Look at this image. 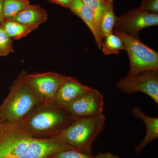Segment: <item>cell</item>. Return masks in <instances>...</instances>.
Wrapping results in <instances>:
<instances>
[{"label": "cell", "mask_w": 158, "mask_h": 158, "mask_svg": "<svg viewBox=\"0 0 158 158\" xmlns=\"http://www.w3.org/2000/svg\"><path fill=\"white\" fill-rule=\"evenodd\" d=\"M74 149L55 137H33L22 120L0 122V158H46L55 153Z\"/></svg>", "instance_id": "6da1fadb"}, {"label": "cell", "mask_w": 158, "mask_h": 158, "mask_svg": "<svg viewBox=\"0 0 158 158\" xmlns=\"http://www.w3.org/2000/svg\"><path fill=\"white\" fill-rule=\"evenodd\" d=\"M75 118L54 103H41L22 119L31 135L39 139L56 137Z\"/></svg>", "instance_id": "7a4b0ae2"}, {"label": "cell", "mask_w": 158, "mask_h": 158, "mask_svg": "<svg viewBox=\"0 0 158 158\" xmlns=\"http://www.w3.org/2000/svg\"><path fill=\"white\" fill-rule=\"evenodd\" d=\"M27 74L23 70L11 84L8 96L0 106V122L20 121L41 104L27 83Z\"/></svg>", "instance_id": "3957f363"}, {"label": "cell", "mask_w": 158, "mask_h": 158, "mask_svg": "<svg viewBox=\"0 0 158 158\" xmlns=\"http://www.w3.org/2000/svg\"><path fill=\"white\" fill-rule=\"evenodd\" d=\"M106 120L103 114L77 118L56 137L73 149L92 155V145L103 131Z\"/></svg>", "instance_id": "277c9868"}, {"label": "cell", "mask_w": 158, "mask_h": 158, "mask_svg": "<svg viewBox=\"0 0 158 158\" xmlns=\"http://www.w3.org/2000/svg\"><path fill=\"white\" fill-rule=\"evenodd\" d=\"M113 34L119 37L124 44L130 59L127 77L144 71L158 70V53L143 43L139 37L130 36L121 30L115 29Z\"/></svg>", "instance_id": "5b68a950"}, {"label": "cell", "mask_w": 158, "mask_h": 158, "mask_svg": "<svg viewBox=\"0 0 158 158\" xmlns=\"http://www.w3.org/2000/svg\"><path fill=\"white\" fill-rule=\"evenodd\" d=\"M68 77L56 73H36L27 74V82L40 103L53 102L62 84Z\"/></svg>", "instance_id": "8992f818"}, {"label": "cell", "mask_w": 158, "mask_h": 158, "mask_svg": "<svg viewBox=\"0 0 158 158\" xmlns=\"http://www.w3.org/2000/svg\"><path fill=\"white\" fill-rule=\"evenodd\" d=\"M116 87L123 93L131 95L140 91L149 96L158 104V70L144 71L134 76L123 78Z\"/></svg>", "instance_id": "52a82bcc"}, {"label": "cell", "mask_w": 158, "mask_h": 158, "mask_svg": "<svg viewBox=\"0 0 158 158\" xmlns=\"http://www.w3.org/2000/svg\"><path fill=\"white\" fill-rule=\"evenodd\" d=\"M104 100L103 94L97 89L91 88L75 100L61 108L75 119L97 116L103 114Z\"/></svg>", "instance_id": "ba28073f"}, {"label": "cell", "mask_w": 158, "mask_h": 158, "mask_svg": "<svg viewBox=\"0 0 158 158\" xmlns=\"http://www.w3.org/2000/svg\"><path fill=\"white\" fill-rule=\"evenodd\" d=\"M158 24V14L145 11L139 7L117 17L114 28L121 30L132 37H139L138 33L141 30Z\"/></svg>", "instance_id": "9c48e42d"}, {"label": "cell", "mask_w": 158, "mask_h": 158, "mask_svg": "<svg viewBox=\"0 0 158 158\" xmlns=\"http://www.w3.org/2000/svg\"><path fill=\"white\" fill-rule=\"evenodd\" d=\"M91 88L73 77H68L57 91L53 102L63 107L73 102Z\"/></svg>", "instance_id": "30bf717a"}, {"label": "cell", "mask_w": 158, "mask_h": 158, "mask_svg": "<svg viewBox=\"0 0 158 158\" xmlns=\"http://www.w3.org/2000/svg\"><path fill=\"white\" fill-rule=\"evenodd\" d=\"M69 9L87 25L93 34L98 47L101 50L103 39L101 34L99 23L94 12L81 0H72Z\"/></svg>", "instance_id": "8fae6325"}, {"label": "cell", "mask_w": 158, "mask_h": 158, "mask_svg": "<svg viewBox=\"0 0 158 158\" xmlns=\"http://www.w3.org/2000/svg\"><path fill=\"white\" fill-rule=\"evenodd\" d=\"M131 114L135 118H140L143 121L146 127V134L142 141L135 148V152L137 154L147 147L152 141L158 138V117H150L144 114L141 108L137 106L133 107Z\"/></svg>", "instance_id": "7c38bea8"}, {"label": "cell", "mask_w": 158, "mask_h": 158, "mask_svg": "<svg viewBox=\"0 0 158 158\" xmlns=\"http://www.w3.org/2000/svg\"><path fill=\"white\" fill-rule=\"evenodd\" d=\"M48 19L47 12L44 9L38 5L30 4L11 19L29 26L34 31Z\"/></svg>", "instance_id": "4fadbf2b"}, {"label": "cell", "mask_w": 158, "mask_h": 158, "mask_svg": "<svg viewBox=\"0 0 158 158\" xmlns=\"http://www.w3.org/2000/svg\"><path fill=\"white\" fill-rule=\"evenodd\" d=\"M116 18L114 12L113 0H106L104 12L100 22V31L103 39L113 33Z\"/></svg>", "instance_id": "5bb4252c"}, {"label": "cell", "mask_w": 158, "mask_h": 158, "mask_svg": "<svg viewBox=\"0 0 158 158\" xmlns=\"http://www.w3.org/2000/svg\"><path fill=\"white\" fill-rule=\"evenodd\" d=\"M1 25L12 39L19 40L26 37L34 31L32 28L11 19L5 20Z\"/></svg>", "instance_id": "9a60e30c"}, {"label": "cell", "mask_w": 158, "mask_h": 158, "mask_svg": "<svg viewBox=\"0 0 158 158\" xmlns=\"http://www.w3.org/2000/svg\"><path fill=\"white\" fill-rule=\"evenodd\" d=\"M28 0H3L2 12L4 19H11L26 6Z\"/></svg>", "instance_id": "2e32d148"}, {"label": "cell", "mask_w": 158, "mask_h": 158, "mask_svg": "<svg viewBox=\"0 0 158 158\" xmlns=\"http://www.w3.org/2000/svg\"><path fill=\"white\" fill-rule=\"evenodd\" d=\"M101 50L106 55H118L119 51L125 50V47L121 39L113 32L103 39Z\"/></svg>", "instance_id": "e0dca14e"}, {"label": "cell", "mask_w": 158, "mask_h": 158, "mask_svg": "<svg viewBox=\"0 0 158 158\" xmlns=\"http://www.w3.org/2000/svg\"><path fill=\"white\" fill-rule=\"evenodd\" d=\"M14 52L13 39L0 25V56H6Z\"/></svg>", "instance_id": "ac0fdd59"}, {"label": "cell", "mask_w": 158, "mask_h": 158, "mask_svg": "<svg viewBox=\"0 0 158 158\" xmlns=\"http://www.w3.org/2000/svg\"><path fill=\"white\" fill-rule=\"evenodd\" d=\"M95 13L100 25L101 19L105 9L106 0H81Z\"/></svg>", "instance_id": "d6986e66"}, {"label": "cell", "mask_w": 158, "mask_h": 158, "mask_svg": "<svg viewBox=\"0 0 158 158\" xmlns=\"http://www.w3.org/2000/svg\"><path fill=\"white\" fill-rule=\"evenodd\" d=\"M52 158H94L93 155H89L75 149H69L55 153L50 156Z\"/></svg>", "instance_id": "ffe728a7"}, {"label": "cell", "mask_w": 158, "mask_h": 158, "mask_svg": "<svg viewBox=\"0 0 158 158\" xmlns=\"http://www.w3.org/2000/svg\"><path fill=\"white\" fill-rule=\"evenodd\" d=\"M140 8L145 11L158 14V0H143Z\"/></svg>", "instance_id": "44dd1931"}, {"label": "cell", "mask_w": 158, "mask_h": 158, "mask_svg": "<svg viewBox=\"0 0 158 158\" xmlns=\"http://www.w3.org/2000/svg\"><path fill=\"white\" fill-rule=\"evenodd\" d=\"M50 2L58 4L62 7L69 9L72 0H48Z\"/></svg>", "instance_id": "7402d4cb"}, {"label": "cell", "mask_w": 158, "mask_h": 158, "mask_svg": "<svg viewBox=\"0 0 158 158\" xmlns=\"http://www.w3.org/2000/svg\"><path fill=\"white\" fill-rule=\"evenodd\" d=\"M94 158H119L118 156L111 152H99L94 156Z\"/></svg>", "instance_id": "603a6c76"}, {"label": "cell", "mask_w": 158, "mask_h": 158, "mask_svg": "<svg viewBox=\"0 0 158 158\" xmlns=\"http://www.w3.org/2000/svg\"><path fill=\"white\" fill-rule=\"evenodd\" d=\"M3 0H0V22L2 23L5 20L3 17L2 12Z\"/></svg>", "instance_id": "cb8c5ba5"}, {"label": "cell", "mask_w": 158, "mask_h": 158, "mask_svg": "<svg viewBox=\"0 0 158 158\" xmlns=\"http://www.w3.org/2000/svg\"><path fill=\"white\" fill-rule=\"evenodd\" d=\"M51 158L49 156V157H47V158Z\"/></svg>", "instance_id": "d4e9b609"}, {"label": "cell", "mask_w": 158, "mask_h": 158, "mask_svg": "<svg viewBox=\"0 0 158 158\" xmlns=\"http://www.w3.org/2000/svg\"><path fill=\"white\" fill-rule=\"evenodd\" d=\"M1 22H0V25H1Z\"/></svg>", "instance_id": "484cf974"}]
</instances>
